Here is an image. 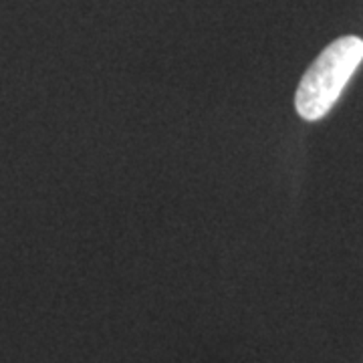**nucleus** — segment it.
<instances>
[{
    "mask_svg": "<svg viewBox=\"0 0 363 363\" xmlns=\"http://www.w3.org/2000/svg\"><path fill=\"white\" fill-rule=\"evenodd\" d=\"M363 61V40L359 37H341L325 47L298 81L295 109L305 121L323 119L337 104L345 85Z\"/></svg>",
    "mask_w": 363,
    "mask_h": 363,
    "instance_id": "obj_1",
    "label": "nucleus"
}]
</instances>
